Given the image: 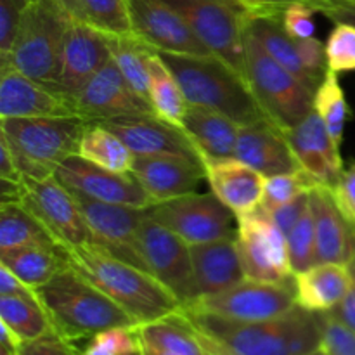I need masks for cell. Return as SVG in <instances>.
<instances>
[{
	"label": "cell",
	"instance_id": "6da1fadb",
	"mask_svg": "<svg viewBox=\"0 0 355 355\" xmlns=\"http://www.w3.org/2000/svg\"><path fill=\"white\" fill-rule=\"evenodd\" d=\"M189 324L229 355H305L321 349L322 314L297 305L266 321L241 322L180 309Z\"/></svg>",
	"mask_w": 355,
	"mask_h": 355
},
{
	"label": "cell",
	"instance_id": "7a4b0ae2",
	"mask_svg": "<svg viewBox=\"0 0 355 355\" xmlns=\"http://www.w3.org/2000/svg\"><path fill=\"white\" fill-rule=\"evenodd\" d=\"M64 248L69 266L116 302L137 326L165 319L182 309L175 295L153 274L123 262L96 243Z\"/></svg>",
	"mask_w": 355,
	"mask_h": 355
},
{
	"label": "cell",
	"instance_id": "3957f363",
	"mask_svg": "<svg viewBox=\"0 0 355 355\" xmlns=\"http://www.w3.org/2000/svg\"><path fill=\"white\" fill-rule=\"evenodd\" d=\"M159 55L175 75L189 106L214 110L241 127L267 118L248 80L218 55L172 52H159Z\"/></svg>",
	"mask_w": 355,
	"mask_h": 355
},
{
	"label": "cell",
	"instance_id": "277c9868",
	"mask_svg": "<svg viewBox=\"0 0 355 355\" xmlns=\"http://www.w3.org/2000/svg\"><path fill=\"white\" fill-rule=\"evenodd\" d=\"M37 297L55 335L71 343L92 338L111 328L137 326L116 302L71 266L59 270L47 284L38 288Z\"/></svg>",
	"mask_w": 355,
	"mask_h": 355
},
{
	"label": "cell",
	"instance_id": "5b68a950",
	"mask_svg": "<svg viewBox=\"0 0 355 355\" xmlns=\"http://www.w3.org/2000/svg\"><path fill=\"white\" fill-rule=\"evenodd\" d=\"M90 125L80 116L0 118V135L9 144L21 175L49 179L64 159L78 155Z\"/></svg>",
	"mask_w": 355,
	"mask_h": 355
},
{
	"label": "cell",
	"instance_id": "8992f818",
	"mask_svg": "<svg viewBox=\"0 0 355 355\" xmlns=\"http://www.w3.org/2000/svg\"><path fill=\"white\" fill-rule=\"evenodd\" d=\"M73 16L61 0H37L28 3L19 31L9 55V62L30 78L55 90L61 75L64 37Z\"/></svg>",
	"mask_w": 355,
	"mask_h": 355
},
{
	"label": "cell",
	"instance_id": "52a82bcc",
	"mask_svg": "<svg viewBox=\"0 0 355 355\" xmlns=\"http://www.w3.org/2000/svg\"><path fill=\"white\" fill-rule=\"evenodd\" d=\"M245 76L267 118L283 130L314 110V90L276 61L252 33L245 37Z\"/></svg>",
	"mask_w": 355,
	"mask_h": 355
},
{
	"label": "cell",
	"instance_id": "ba28073f",
	"mask_svg": "<svg viewBox=\"0 0 355 355\" xmlns=\"http://www.w3.org/2000/svg\"><path fill=\"white\" fill-rule=\"evenodd\" d=\"M177 10L211 54L245 76L246 24L255 10L239 0H163ZM246 78V76H245Z\"/></svg>",
	"mask_w": 355,
	"mask_h": 355
},
{
	"label": "cell",
	"instance_id": "9c48e42d",
	"mask_svg": "<svg viewBox=\"0 0 355 355\" xmlns=\"http://www.w3.org/2000/svg\"><path fill=\"white\" fill-rule=\"evenodd\" d=\"M236 245L245 277L262 283H293L286 234L262 208L236 217Z\"/></svg>",
	"mask_w": 355,
	"mask_h": 355
},
{
	"label": "cell",
	"instance_id": "30bf717a",
	"mask_svg": "<svg viewBox=\"0 0 355 355\" xmlns=\"http://www.w3.org/2000/svg\"><path fill=\"white\" fill-rule=\"evenodd\" d=\"M297 291L293 283H262L245 277L234 286L196 298L182 305L184 311L211 314L231 321L253 322L277 318L297 307Z\"/></svg>",
	"mask_w": 355,
	"mask_h": 355
},
{
	"label": "cell",
	"instance_id": "8fae6325",
	"mask_svg": "<svg viewBox=\"0 0 355 355\" xmlns=\"http://www.w3.org/2000/svg\"><path fill=\"white\" fill-rule=\"evenodd\" d=\"M139 250L146 270L172 291L182 305L196 298L191 246L149 215L139 225Z\"/></svg>",
	"mask_w": 355,
	"mask_h": 355
},
{
	"label": "cell",
	"instance_id": "7c38bea8",
	"mask_svg": "<svg viewBox=\"0 0 355 355\" xmlns=\"http://www.w3.org/2000/svg\"><path fill=\"white\" fill-rule=\"evenodd\" d=\"M149 215L189 246L236 236V215L214 193H191L156 203L149 208Z\"/></svg>",
	"mask_w": 355,
	"mask_h": 355
},
{
	"label": "cell",
	"instance_id": "4fadbf2b",
	"mask_svg": "<svg viewBox=\"0 0 355 355\" xmlns=\"http://www.w3.org/2000/svg\"><path fill=\"white\" fill-rule=\"evenodd\" d=\"M17 203L26 208L61 246L92 243L89 227L71 191L58 179H21Z\"/></svg>",
	"mask_w": 355,
	"mask_h": 355
},
{
	"label": "cell",
	"instance_id": "5bb4252c",
	"mask_svg": "<svg viewBox=\"0 0 355 355\" xmlns=\"http://www.w3.org/2000/svg\"><path fill=\"white\" fill-rule=\"evenodd\" d=\"M71 194L89 227L92 243L123 262L146 270L139 250V225L148 215L149 208L104 203L78 191H71Z\"/></svg>",
	"mask_w": 355,
	"mask_h": 355
},
{
	"label": "cell",
	"instance_id": "9a60e30c",
	"mask_svg": "<svg viewBox=\"0 0 355 355\" xmlns=\"http://www.w3.org/2000/svg\"><path fill=\"white\" fill-rule=\"evenodd\" d=\"M76 113L89 123H103L121 116L155 114L151 103L139 96L111 59L75 97Z\"/></svg>",
	"mask_w": 355,
	"mask_h": 355
},
{
	"label": "cell",
	"instance_id": "2e32d148",
	"mask_svg": "<svg viewBox=\"0 0 355 355\" xmlns=\"http://www.w3.org/2000/svg\"><path fill=\"white\" fill-rule=\"evenodd\" d=\"M54 175L68 189L78 191L104 203L134 208H151L155 205L132 173L111 172L78 155L64 159Z\"/></svg>",
	"mask_w": 355,
	"mask_h": 355
},
{
	"label": "cell",
	"instance_id": "e0dca14e",
	"mask_svg": "<svg viewBox=\"0 0 355 355\" xmlns=\"http://www.w3.org/2000/svg\"><path fill=\"white\" fill-rule=\"evenodd\" d=\"M132 30L155 51L172 54H211L187 21L163 0H128Z\"/></svg>",
	"mask_w": 355,
	"mask_h": 355
},
{
	"label": "cell",
	"instance_id": "ac0fdd59",
	"mask_svg": "<svg viewBox=\"0 0 355 355\" xmlns=\"http://www.w3.org/2000/svg\"><path fill=\"white\" fill-rule=\"evenodd\" d=\"M78 116L75 97L0 62V118Z\"/></svg>",
	"mask_w": 355,
	"mask_h": 355
},
{
	"label": "cell",
	"instance_id": "d6986e66",
	"mask_svg": "<svg viewBox=\"0 0 355 355\" xmlns=\"http://www.w3.org/2000/svg\"><path fill=\"white\" fill-rule=\"evenodd\" d=\"M99 125L116 134L135 156H179L203 163L200 151L184 128L168 123L156 114L121 116Z\"/></svg>",
	"mask_w": 355,
	"mask_h": 355
},
{
	"label": "cell",
	"instance_id": "ffe728a7",
	"mask_svg": "<svg viewBox=\"0 0 355 355\" xmlns=\"http://www.w3.org/2000/svg\"><path fill=\"white\" fill-rule=\"evenodd\" d=\"M113 59L110 35L73 17L64 37L61 58V75L55 90L76 97L97 71Z\"/></svg>",
	"mask_w": 355,
	"mask_h": 355
},
{
	"label": "cell",
	"instance_id": "44dd1931",
	"mask_svg": "<svg viewBox=\"0 0 355 355\" xmlns=\"http://www.w3.org/2000/svg\"><path fill=\"white\" fill-rule=\"evenodd\" d=\"M284 135L300 168L307 172L319 186L333 189L345 168L340 146L333 141L318 111L312 110L300 123L286 128Z\"/></svg>",
	"mask_w": 355,
	"mask_h": 355
},
{
	"label": "cell",
	"instance_id": "7402d4cb",
	"mask_svg": "<svg viewBox=\"0 0 355 355\" xmlns=\"http://www.w3.org/2000/svg\"><path fill=\"white\" fill-rule=\"evenodd\" d=\"M318 263L349 266L355 259V224L338 207L331 187L311 191Z\"/></svg>",
	"mask_w": 355,
	"mask_h": 355
},
{
	"label": "cell",
	"instance_id": "603a6c76",
	"mask_svg": "<svg viewBox=\"0 0 355 355\" xmlns=\"http://www.w3.org/2000/svg\"><path fill=\"white\" fill-rule=\"evenodd\" d=\"M130 173L155 205L196 193L201 179H207L203 163L179 156H135Z\"/></svg>",
	"mask_w": 355,
	"mask_h": 355
},
{
	"label": "cell",
	"instance_id": "cb8c5ba5",
	"mask_svg": "<svg viewBox=\"0 0 355 355\" xmlns=\"http://www.w3.org/2000/svg\"><path fill=\"white\" fill-rule=\"evenodd\" d=\"M210 189L236 217L257 210L262 203L266 177L238 158H203Z\"/></svg>",
	"mask_w": 355,
	"mask_h": 355
},
{
	"label": "cell",
	"instance_id": "d4e9b609",
	"mask_svg": "<svg viewBox=\"0 0 355 355\" xmlns=\"http://www.w3.org/2000/svg\"><path fill=\"white\" fill-rule=\"evenodd\" d=\"M234 158L253 166L263 177L302 170L284 130L267 118L239 128Z\"/></svg>",
	"mask_w": 355,
	"mask_h": 355
},
{
	"label": "cell",
	"instance_id": "484cf974",
	"mask_svg": "<svg viewBox=\"0 0 355 355\" xmlns=\"http://www.w3.org/2000/svg\"><path fill=\"white\" fill-rule=\"evenodd\" d=\"M191 257L196 298L220 293L245 279L236 236L191 246Z\"/></svg>",
	"mask_w": 355,
	"mask_h": 355
},
{
	"label": "cell",
	"instance_id": "4316f807",
	"mask_svg": "<svg viewBox=\"0 0 355 355\" xmlns=\"http://www.w3.org/2000/svg\"><path fill=\"white\" fill-rule=\"evenodd\" d=\"M352 286L349 266L318 263L305 272L295 274L297 304L311 312L333 311Z\"/></svg>",
	"mask_w": 355,
	"mask_h": 355
},
{
	"label": "cell",
	"instance_id": "83f0119b",
	"mask_svg": "<svg viewBox=\"0 0 355 355\" xmlns=\"http://www.w3.org/2000/svg\"><path fill=\"white\" fill-rule=\"evenodd\" d=\"M182 128L203 158H234L239 128L236 121L214 110L189 106Z\"/></svg>",
	"mask_w": 355,
	"mask_h": 355
},
{
	"label": "cell",
	"instance_id": "f1b7e54d",
	"mask_svg": "<svg viewBox=\"0 0 355 355\" xmlns=\"http://www.w3.org/2000/svg\"><path fill=\"white\" fill-rule=\"evenodd\" d=\"M246 31L252 33L279 64L290 69L314 92L318 90L319 82H315L311 73L305 69L295 38L284 28L283 10H255L250 16Z\"/></svg>",
	"mask_w": 355,
	"mask_h": 355
},
{
	"label": "cell",
	"instance_id": "f546056e",
	"mask_svg": "<svg viewBox=\"0 0 355 355\" xmlns=\"http://www.w3.org/2000/svg\"><path fill=\"white\" fill-rule=\"evenodd\" d=\"M0 263L12 270L33 291L69 266L68 252L61 245H33L0 253Z\"/></svg>",
	"mask_w": 355,
	"mask_h": 355
},
{
	"label": "cell",
	"instance_id": "4dcf8cb0",
	"mask_svg": "<svg viewBox=\"0 0 355 355\" xmlns=\"http://www.w3.org/2000/svg\"><path fill=\"white\" fill-rule=\"evenodd\" d=\"M0 322L23 343L54 333L51 319L37 293L0 295Z\"/></svg>",
	"mask_w": 355,
	"mask_h": 355
},
{
	"label": "cell",
	"instance_id": "1f68e13d",
	"mask_svg": "<svg viewBox=\"0 0 355 355\" xmlns=\"http://www.w3.org/2000/svg\"><path fill=\"white\" fill-rule=\"evenodd\" d=\"M149 103L156 116L177 127H182L189 103L175 75L163 61L159 52H155L149 59Z\"/></svg>",
	"mask_w": 355,
	"mask_h": 355
},
{
	"label": "cell",
	"instance_id": "d6a6232c",
	"mask_svg": "<svg viewBox=\"0 0 355 355\" xmlns=\"http://www.w3.org/2000/svg\"><path fill=\"white\" fill-rule=\"evenodd\" d=\"M137 335L142 343L168 350L177 355H205L200 338L182 312L165 319L137 326Z\"/></svg>",
	"mask_w": 355,
	"mask_h": 355
},
{
	"label": "cell",
	"instance_id": "836d02e7",
	"mask_svg": "<svg viewBox=\"0 0 355 355\" xmlns=\"http://www.w3.org/2000/svg\"><path fill=\"white\" fill-rule=\"evenodd\" d=\"M78 156L97 166L118 173H130L135 155L132 149L104 125L92 123L83 134Z\"/></svg>",
	"mask_w": 355,
	"mask_h": 355
},
{
	"label": "cell",
	"instance_id": "e575fe53",
	"mask_svg": "<svg viewBox=\"0 0 355 355\" xmlns=\"http://www.w3.org/2000/svg\"><path fill=\"white\" fill-rule=\"evenodd\" d=\"M110 47L125 80L139 96L149 101V59L158 51L135 33L110 35Z\"/></svg>",
	"mask_w": 355,
	"mask_h": 355
},
{
	"label": "cell",
	"instance_id": "d590c367",
	"mask_svg": "<svg viewBox=\"0 0 355 355\" xmlns=\"http://www.w3.org/2000/svg\"><path fill=\"white\" fill-rule=\"evenodd\" d=\"M33 245H59L19 203L0 205V253Z\"/></svg>",
	"mask_w": 355,
	"mask_h": 355
},
{
	"label": "cell",
	"instance_id": "8d00e7d4",
	"mask_svg": "<svg viewBox=\"0 0 355 355\" xmlns=\"http://www.w3.org/2000/svg\"><path fill=\"white\" fill-rule=\"evenodd\" d=\"M314 110L324 121L333 141L342 146L345 125L350 118V107L345 99V92L340 85L338 73L331 69L326 71L324 78L314 94Z\"/></svg>",
	"mask_w": 355,
	"mask_h": 355
},
{
	"label": "cell",
	"instance_id": "74e56055",
	"mask_svg": "<svg viewBox=\"0 0 355 355\" xmlns=\"http://www.w3.org/2000/svg\"><path fill=\"white\" fill-rule=\"evenodd\" d=\"M78 19L106 35H128L132 30L128 0H76Z\"/></svg>",
	"mask_w": 355,
	"mask_h": 355
},
{
	"label": "cell",
	"instance_id": "f35d334b",
	"mask_svg": "<svg viewBox=\"0 0 355 355\" xmlns=\"http://www.w3.org/2000/svg\"><path fill=\"white\" fill-rule=\"evenodd\" d=\"M318 186L319 184L304 170L266 177V186H263V196L260 208L266 210L267 214H272L279 207L290 203V201H293L300 194L311 193Z\"/></svg>",
	"mask_w": 355,
	"mask_h": 355
},
{
	"label": "cell",
	"instance_id": "ab89813d",
	"mask_svg": "<svg viewBox=\"0 0 355 355\" xmlns=\"http://www.w3.org/2000/svg\"><path fill=\"white\" fill-rule=\"evenodd\" d=\"M288 241V255L293 274L305 272L318 266V253H315V229L314 217H312V208H309L307 214L302 217V220L291 229L286 236Z\"/></svg>",
	"mask_w": 355,
	"mask_h": 355
},
{
	"label": "cell",
	"instance_id": "60d3db41",
	"mask_svg": "<svg viewBox=\"0 0 355 355\" xmlns=\"http://www.w3.org/2000/svg\"><path fill=\"white\" fill-rule=\"evenodd\" d=\"M80 355H139L137 326H120L97 333Z\"/></svg>",
	"mask_w": 355,
	"mask_h": 355
},
{
	"label": "cell",
	"instance_id": "b9f144b4",
	"mask_svg": "<svg viewBox=\"0 0 355 355\" xmlns=\"http://www.w3.org/2000/svg\"><path fill=\"white\" fill-rule=\"evenodd\" d=\"M326 42L328 69L335 73L355 71V26L349 23H335Z\"/></svg>",
	"mask_w": 355,
	"mask_h": 355
},
{
	"label": "cell",
	"instance_id": "7bdbcfd3",
	"mask_svg": "<svg viewBox=\"0 0 355 355\" xmlns=\"http://www.w3.org/2000/svg\"><path fill=\"white\" fill-rule=\"evenodd\" d=\"M321 349L328 355H355V331L324 312Z\"/></svg>",
	"mask_w": 355,
	"mask_h": 355
},
{
	"label": "cell",
	"instance_id": "ee69618b",
	"mask_svg": "<svg viewBox=\"0 0 355 355\" xmlns=\"http://www.w3.org/2000/svg\"><path fill=\"white\" fill-rule=\"evenodd\" d=\"M28 3V0H0V58L9 55Z\"/></svg>",
	"mask_w": 355,
	"mask_h": 355
},
{
	"label": "cell",
	"instance_id": "f6af8a7d",
	"mask_svg": "<svg viewBox=\"0 0 355 355\" xmlns=\"http://www.w3.org/2000/svg\"><path fill=\"white\" fill-rule=\"evenodd\" d=\"M318 10L312 7L311 2H295L290 3L283 10V24L288 33L293 38H309L314 37L315 23L314 14Z\"/></svg>",
	"mask_w": 355,
	"mask_h": 355
},
{
	"label": "cell",
	"instance_id": "bcb514c9",
	"mask_svg": "<svg viewBox=\"0 0 355 355\" xmlns=\"http://www.w3.org/2000/svg\"><path fill=\"white\" fill-rule=\"evenodd\" d=\"M295 44H297L298 54H300V59L302 62H304L305 69L311 73V76L315 82L321 83L326 71H328L326 45L315 37L295 38Z\"/></svg>",
	"mask_w": 355,
	"mask_h": 355
},
{
	"label": "cell",
	"instance_id": "7dc6e473",
	"mask_svg": "<svg viewBox=\"0 0 355 355\" xmlns=\"http://www.w3.org/2000/svg\"><path fill=\"white\" fill-rule=\"evenodd\" d=\"M75 345L55 333L26 342L19 347L17 355H80Z\"/></svg>",
	"mask_w": 355,
	"mask_h": 355
},
{
	"label": "cell",
	"instance_id": "c3c4849f",
	"mask_svg": "<svg viewBox=\"0 0 355 355\" xmlns=\"http://www.w3.org/2000/svg\"><path fill=\"white\" fill-rule=\"evenodd\" d=\"M309 208H311V193H305L300 194L298 198H295L290 203L283 205V207H279L277 210H274L272 214H270V217L276 222L277 227L288 236L291 232V229H293L295 225L302 220V217L307 214Z\"/></svg>",
	"mask_w": 355,
	"mask_h": 355
},
{
	"label": "cell",
	"instance_id": "681fc988",
	"mask_svg": "<svg viewBox=\"0 0 355 355\" xmlns=\"http://www.w3.org/2000/svg\"><path fill=\"white\" fill-rule=\"evenodd\" d=\"M333 194L347 218L355 224V163L343 170L338 184L333 187Z\"/></svg>",
	"mask_w": 355,
	"mask_h": 355
},
{
	"label": "cell",
	"instance_id": "f907efd6",
	"mask_svg": "<svg viewBox=\"0 0 355 355\" xmlns=\"http://www.w3.org/2000/svg\"><path fill=\"white\" fill-rule=\"evenodd\" d=\"M312 7L333 23H349L355 26V2L352 0H314Z\"/></svg>",
	"mask_w": 355,
	"mask_h": 355
},
{
	"label": "cell",
	"instance_id": "816d5d0a",
	"mask_svg": "<svg viewBox=\"0 0 355 355\" xmlns=\"http://www.w3.org/2000/svg\"><path fill=\"white\" fill-rule=\"evenodd\" d=\"M352 276V274H350ZM328 314H331L333 318L338 319L340 322L355 331V281L352 279V286H350L349 293L343 297V300L336 305L333 311H329Z\"/></svg>",
	"mask_w": 355,
	"mask_h": 355
},
{
	"label": "cell",
	"instance_id": "f5cc1de1",
	"mask_svg": "<svg viewBox=\"0 0 355 355\" xmlns=\"http://www.w3.org/2000/svg\"><path fill=\"white\" fill-rule=\"evenodd\" d=\"M37 291L23 283L10 269L0 263V295H31Z\"/></svg>",
	"mask_w": 355,
	"mask_h": 355
},
{
	"label": "cell",
	"instance_id": "db71d44e",
	"mask_svg": "<svg viewBox=\"0 0 355 355\" xmlns=\"http://www.w3.org/2000/svg\"><path fill=\"white\" fill-rule=\"evenodd\" d=\"M21 179H23V175H21V172L17 170L9 144H7L6 139L0 135V180L17 182V180Z\"/></svg>",
	"mask_w": 355,
	"mask_h": 355
},
{
	"label": "cell",
	"instance_id": "11a10c76",
	"mask_svg": "<svg viewBox=\"0 0 355 355\" xmlns=\"http://www.w3.org/2000/svg\"><path fill=\"white\" fill-rule=\"evenodd\" d=\"M253 10H284L295 2H314V0H239Z\"/></svg>",
	"mask_w": 355,
	"mask_h": 355
},
{
	"label": "cell",
	"instance_id": "9f6ffc18",
	"mask_svg": "<svg viewBox=\"0 0 355 355\" xmlns=\"http://www.w3.org/2000/svg\"><path fill=\"white\" fill-rule=\"evenodd\" d=\"M194 331H196V329H194ZM196 335H198V338H200L201 347H203L205 355H229L227 352H224V350H222L220 347H217L214 342H210V340H208L207 336L201 335L200 331H196Z\"/></svg>",
	"mask_w": 355,
	"mask_h": 355
},
{
	"label": "cell",
	"instance_id": "6f0895ef",
	"mask_svg": "<svg viewBox=\"0 0 355 355\" xmlns=\"http://www.w3.org/2000/svg\"><path fill=\"white\" fill-rule=\"evenodd\" d=\"M139 355H177L168 352V350H162V349H156V347L148 345V343H142L139 340Z\"/></svg>",
	"mask_w": 355,
	"mask_h": 355
},
{
	"label": "cell",
	"instance_id": "680465c9",
	"mask_svg": "<svg viewBox=\"0 0 355 355\" xmlns=\"http://www.w3.org/2000/svg\"><path fill=\"white\" fill-rule=\"evenodd\" d=\"M61 2L62 6L71 12V16L78 19V2H76V0H61Z\"/></svg>",
	"mask_w": 355,
	"mask_h": 355
},
{
	"label": "cell",
	"instance_id": "91938a15",
	"mask_svg": "<svg viewBox=\"0 0 355 355\" xmlns=\"http://www.w3.org/2000/svg\"><path fill=\"white\" fill-rule=\"evenodd\" d=\"M0 354H2V355H17L16 350H10V349H7V347H2Z\"/></svg>",
	"mask_w": 355,
	"mask_h": 355
},
{
	"label": "cell",
	"instance_id": "94428289",
	"mask_svg": "<svg viewBox=\"0 0 355 355\" xmlns=\"http://www.w3.org/2000/svg\"><path fill=\"white\" fill-rule=\"evenodd\" d=\"M349 270H350V274H352V279L355 281V259L349 263Z\"/></svg>",
	"mask_w": 355,
	"mask_h": 355
},
{
	"label": "cell",
	"instance_id": "6125c7cd",
	"mask_svg": "<svg viewBox=\"0 0 355 355\" xmlns=\"http://www.w3.org/2000/svg\"><path fill=\"white\" fill-rule=\"evenodd\" d=\"M305 355H328L324 352V350L322 349H318V350H314V352H311V354H305Z\"/></svg>",
	"mask_w": 355,
	"mask_h": 355
},
{
	"label": "cell",
	"instance_id": "be15d7a7",
	"mask_svg": "<svg viewBox=\"0 0 355 355\" xmlns=\"http://www.w3.org/2000/svg\"><path fill=\"white\" fill-rule=\"evenodd\" d=\"M28 2H30V3H31V2H37V0H28Z\"/></svg>",
	"mask_w": 355,
	"mask_h": 355
},
{
	"label": "cell",
	"instance_id": "e7e4bbea",
	"mask_svg": "<svg viewBox=\"0 0 355 355\" xmlns=\"http://www.w3.org/2000/svg\"><path fill=\"white\" fill-rule=\"evenodd\" d=\"M352 2H355V0H352Z\"/></svg>",
	"mask_w": 355,
	"mask_h": 355
}]
</instances>
